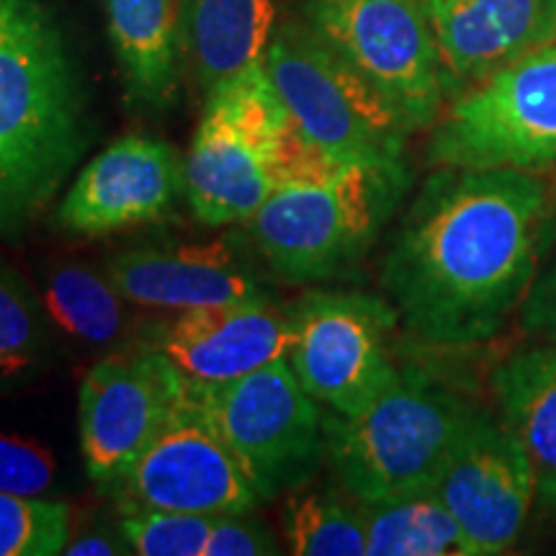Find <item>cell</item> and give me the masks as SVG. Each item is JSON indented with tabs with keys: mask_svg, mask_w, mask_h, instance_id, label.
Returning <instances> with one entry per match:
<instances>
[{
	"mask_svg": "<svg viewBox=\"0 0 556 556\" xmlns=\"http://www.w3.org/2000/svg\"><path fill=\"white\" fill-rule=\"evenodd\" d=\"M546 232L536 173L435 168L381 263V287L420 343H486L523 304Z\"/></svg>",
	"mask_w": 556,
	"mask_h": 556,
	"instance_id": "obj_1",
	"label": "cell"
},
{
	"mask_svg": "<svg viewBox=\"0 0 556 556\" xmlns=\"http://www.w3.org/2000/svg\"><path fill=\"white\" fill-rule=\"evenodd\" d=\"M90 144L78 70L41 0H0V235L58 197Z\"/></svg>",
	"mask_w": 556,
	"mask_h": 556,
	"instance_id": "obj_2",
	"label": "cell"
},
{
	"mask_svg": "<svg viewBox=\"0 0 556 556\" xmlns=\"http://www.w3.org/2000/svg\"><path fill=\"white\" fill-rule=\"evenodd\" d=\"M291 119L266 60L206 90L186 155V199L208 227L248 222L276 191L343 170Z\"/></svg>",
	"mask_w": 556,
	"mask_h": 556,
	"instance_id": "obj_3",
	"label": "cell"
},
{
	"mask_svg": "<svg viewBox=\"0 0 556 556\" xmlns=\"http://www.w3.org/2000/svg\"><path fill=\"white\" fill-rule=\"evenodd\" d=\"M482 409L417 366H405L361 415L325 409V454L340 490L358 503L426 490Z\"/></svg>",
	"mask_w": 556,
	"mask_h": 556,
	"instance_id": "obj_4",
	"label": "cell"
},
{
	"mask_svg": "<svg viewBox=\"0 0 556 556\" xmlns=\"http://www.w3.org/2000/svg\"><path fill=\"white\" fill-rule=\"evenodd\" d=\"M407 165H345L328 180L281 189L248 219L270 270L289 283L343 278L366 258L407 193Z\"/></svg>",
	"mask_w": 556,
	"mask_h": 556,
	"instance_id": "obj_5",
	"label": "cell"
},
{
	"mask_svg": "<svg viewBox=\"0 0 556 556\" xmlns=\"http://www.w3.org/2000/svg\"><path fill=\"white\" fill-rule=\"evenodd\" d=\"M266 70L302 135L336 163H405L413 124L302 16L278 21Z\"/></svg>",
	"mask_w": 556,
	"mask_h": 556,
	"instance_id": "obj_6",
	"label": "cell"
},
{
	"mask_svg": "<svg viewBox=\"0 0 556 556\" xmlns=\"http://www.w3.org/2000/svg\"><path fill=\"white\" fill-rule=\"evenodd\" d=\"M428 131L430 168L556 165V39L454 96Z\"/></svg>",
	"mask_w": 556,
	"mask_h": 556,
	"instance_id": "obj_7",
	"label": "cell"
},
{
	"mask_svg": "<svg viewBox=\"0 0 556 556\" xmlns=\"http://www.w3.org/2000/svg\"><path fill=\"white\" fill-rule=\"evenodd\" d=\"M299 16L384 93L415 131L441 119L446 83L420 0H302Z\"/></svg>",
	"mask_w": 556,
	"mask_h": 556,
	"instance_id": "obj_8",
	"label": "cell"
},
{
	"mask_svg": "<svg viewBox=\"0 0 556 556\" xmlns=\"http://www.w3.org/2000/svg\"><path fill=\"white\" fill-rule=\"evenodd\" d=\"M400 317L389 299L358 291H307L291 309L289 366L332 413L356 417L400 377L392 338Z\"/></svg>",
	"mask_w": 556,
	"mask_h": 556,
	"instance_id": "obj_9",
	"label": "cell"
},
{
	"mask_svg": "<svg viewBox=\"0 0 556 556\" xmlns=\"http://www.w3.org/2000/svg\"><path fill=\"white\" fill-rule=\"evenodd\" d=\"M189 392L204 402L263 503L307 484L328 456L323 409L287 358L229 384Z\"/></svg>",
	"mask_w": 556,
	"mask_h": 556,
	"instance_id": "obj_10",
	"label": "cell"
},
{
	"mask_svg": "<svg viewBox=\"0 0 556 556\" xmlns=\"http://www.w3.org/2000/svg\"><path fill=\"white\" fill-rule=\"evenodd\" d=\"M106 492L122 513L227 516L263 505L261 492L214 426L204 402L189 389L150 446Z\"/></svg>",
	"mask_w": 556,
	"mask_h": 556,
	"instance_id": "obj_11",
	"label": "cell"
},
{
	"mask_svg": "<svg viewBox=\"0 0 556 556\" xmlns=\"http://www.w3.org/2000/svg\"><path fill=\"white\" fill-rule=\"evenodd\" d=\"M184 394L176 368L144 343L90 366L78 417L88 477L109 490L150 446Z\"/></svg>",
	"mask_w": 556,
	"mask_h": 556,
	"instance_id": "obj_12",
	"label": "cell"
},
{
	"mask_svg": "<svg viewBox=\"0 0 556 556\" xmlns=\"http://www.w3.org/2000/svg\"><path fill=\"white\" fill-rule=\"evenodd\" d=\"M433 490L456 518L475 556L510 552L536 505L523 446L503 417L486 407L462 435Z\"/></svg>",
	"mask_w": 556,
	"mask_h": 556,
	"instance_id": "obj_13",
	"label": "cell"
},
{
	"mask_svg": "<svg viewBox=\"0 0 556 556\" xmlns=\"http://www.w3.org/2000/svg\"><path fill=\"white\" fill-rule=\"evenodd\" d=\"M291 336V309L261 294L178 312L155 325L142 343L163 353L186 389H212L287 358Z\"/></svg>",
	"mask_w": 556,
	"mask_h": 556,
	"instance_id": "obj_14",
	"label": "cell"
},
{
	"mask_svg": "<svg viewBox=\"0 0 556 556\" xmlns=\"http://www.w3.org/2000/svg\"><path fill=\"white\" fill-rule=\"evenodd\" d=\"M186 193V157L168 142L124 137L78 173L58 208L73 235L103 238L163 219Z\"/></svg>",
	"mask_w": 556,
	"mask_h": 556,
	"instance_id": "obj_15",
	"label": "cell"
},
{
	"mask_svg": "<svg viewBox=\"0 0 556 556\" xmlns=\"http://www.w3.org/2000/svg\"><path fill=\"white\" fill-rule=\"evenodd\" d=\"M448 101L556 39V0H420Z\"/></svg>",
	"mask_w": 556,
	"mask_h": 556,
	"instance_id": "obj_16",
	"label": "cell"
},
{
	"mask_svg": "<svg viewBox=\"0 0 556 556\" xmlns=\"http://www.w3.org/2000/svg\"><path fill=\"white\" fill-rule=\"evenodd\" d=\"M109 281L131 304L152 309H197L266 294L225 245L139 248L111 258Z\"/></svg>",
	"mask_w": 556,
	"mask_h": 556,
	"instance_id": "obj_17",
	"label": "cell"
},
{
	"mask_svg": "<svg viewBox=\"0 0 556 556\" xmlns=\"http://www.w3.org/2000/svg\"><path fill=\"white\" fill-rule=\"evenodd\" d=\"M106 18L129 101L173 106L186 54V0H106Z\"/></svg>",
	"mask_w": 556,
	"mask_h": 556,
	"instance_id": "obj_18",
	"label": "cell"
},
{
	"mask_svg": "<svg viewBox=\"0 0 556 556\" xmlns=\"http://www.w3.org/2000/svg\"><path fill=\"white\" fill-rule=\"evenodd\" d=\"M492 389L531 464L536 505L556 518V340H539L500 364Z\"/></svg>",
	"mask_w": 556,
	"mask_h": 556,
	"instance_id": "obj_19",
	"label": "cell"
},
{
	"mask_svg": "<svg viewBox=\"0 0 556 556\" xmlns=\"http://www.w3.org/2000/svg\"><path fill=\"white\" fill-rule=\"evenodd\" d=\"M278 24V0H186V52L201 88L266 60Z\"/></svg>",
	"mask_w": 556,
	"mask_h": 556,
	"instance_id": "obj_20",
	"label": "cell"
},
{
	"mask_svg": "<svg viewBox=\"0 0 556 556\" xmlns=\"http://www.w3.org/2000/svg\"><path fill=\"white\" fill-rule=\"evenodd\" d=\"M368 556H475L433 486L361 503Z\"/></svg>",
	"mask_w": 556,
	"mask_h": 556,
	"instance_id": "obj_21",
	"label": "cell"
},
{
	"mask_svg": "<svg viewBox=\"0 0 556 556\" xmlns=\"http://www.w3.org/2000/svg\"><path fill=\"white\" fill-rule=\"evenodd\" d=\"M287 552L296 556H366L364 507L345 492L299 486L283 513Z\"/></svg>",
	"mask_w": 556,
	"mask_h": 556,
	"instance_id": "obj_22",
	"label": "cell"
},
{
	"mask_svg": "<svg viewBox=\"0 0 556 556\" xmlns=\"http://www.w3.org/2000/svg\"><path fill=\"white\" fill-rule=\"evenodd\" d=\"M122 294L109 276L83 266L52 270L45 287V307L70 336L93 345H106L122 336Z\"/></svg>",
	"mask_w": 556,
	"mask_h": 556,
	"instance_id": "obj_23",
	"label": "cell"
},
{
	"mask_svg": "<svg viewBox=\"0 0 556 556\" xmlns=\"http://www.w3.org/2000/svg\"><path fill=\"white\" fill-rule=\"evenodd\" d=\"M70 541V507L0 492V556H54Z\"/></svg>",
	"mask_w": 556,
	"mask_h": 556,
	"instance_id": "obj_24",
	"label": "cell"
},
{
	"mask_svg": "<svg viewBox=\"0 0 556 556\" xmlns=\"http://www.w3.org/2000/svg\"><path fill=\"white\" fill-rule=\"evenodd\" d=\"M217 516L178 510L124 513L122 536L139 556H204Z\"/></svg>",
	"mask_w": 556,
	"mask_h": 556,
	"instance_id": "obj_25",
	"label": "cell"
},
{
	"mask_svg": "<svg viewBox=\"0 0 556 556\" xmlns=\"http://www.w3.org/2000/svg\"><path fill=\"white\" fill-rule=\"evenodd\" d=\"M47 343L39 304L26 283L0 268V374L11 377L37 364Z\"/></svg>",
	"mask_w": 556,
	"mask_h": 556,
	"instance_id": "obj_26",
	"label": "cell"
},
{
	"mask_svg": "<svg viewBox=\"0 0 556 556\" xmlns=\"http://www.w3.org/2000/svg\"><path fill=\"white\" fill-rule=\"evenodd\" d=\"M58 475V462L37 441L0 433V492L21 497H41Z\"/></svg>",
	"mask_w": 556,
	"mask_h": 556,
	"instance_id": "obj_27",
	"label": "cell"
},
{
	"mask_svg": "<svg viewBox=\"0 0 556 556\" xmlns=\"http://www.w3.org/2000/svg\"><path fill=\"white\" fill-rule=\"evenodd\" d=\"M281 554L270 528L250 513H227L217 516L208 533L204 556H258Z\"/></svg>",
	"mask_w": 556,
	"mask_h": 556,
	"instance_id": "obj_28",
	"label": "cell"
},
{
	"mask_svg": "<svg viewBox=\"0 0 556 556\" xmlns=\"http://www.w3.org/2000/svg\"><path fill=\"white\" fill-rule=\"evenodd\" d=\"M520 328L536 340H556V248L541 253V263L518 309Z\"/></svg>",
	"mask_w": 556,
	"mask_h": 556,
	"instance_id": "obj_29",
	"label": "cell"
},
{
	"mask_svg": "<svg viewBox=\"0 0 556 556\" xmlns=\"http://www.w3.org/2000/svg\"><path fill=\"white\" fill-rule=\"evenodd\" d=\"M70 556H114V554H127V548H122L114 539L103 536V533H86L75 541H67L65 552Z\"/></svg>",
	"mask_w": 556,
	"mask_h": 556,
	"instance_id": "obj_30",
	"label": "cell"
}]
</instances>
